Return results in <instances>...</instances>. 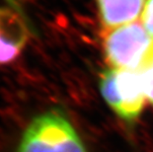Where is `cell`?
<instances>
[{"mask_svg":"<svg viewBox=\"0 0 153 152\" xmlns=\"http://www.w3.org/2000/svg\"><path fill=\"white\" fill-rule=\"evenodd\" d=\"M17 152H90L79 132L59 109L39 114L24 129Z\"/></svg>","mask_w":153,"mask_h":152,"instance_id":"obj_1","label":"cell"},{"mask_svg":"<svg viewBox=\"0 0 153 152\" xmlns=\"http://www.w3.org/2000/svg\"><path fill=\"white\" fill-rule=\"evenodd\" d=\"M102 47L113 69L143 73L153 66V38L141 23L104 30Z\"/></svg>","mask_w":153,"mask_h":152,"instance_id":"obj_2","label":"cell"},{"mask_svg":"<svg viewBox=\"0 0 153 152\" xmlns=\"http://www.w3.org/2000/svg\"><path fill=\"white\" fill-rule=\"evenodd\" d=\"M100 90L107 104L125 122L131 125L139 118L146 99L142 73L108 69L101 74Z\"/></svg>","mask_w":153,"mask_h":152,"instance_id":"obj_3","label":"cell"},{"mask_svg":"<svg viewBox=\"0 0 153 152\" xmlns=\"http://www.w3.org/2000/svg\"><path fill=\"white\" fill-rule=\"evenodd\" d=\"M32 26L24 12L0 6V65L19 59L32 36Z\"/></svg>","mask_w":153,"mask_h":152,"instance_id":"obj_4","label":"cell"},{"mask_svg":"<svg viewBox=\"0 0 153 152\" xmlns=\"http://www.w3.org/2000/svg\"><path fill=\"white\" fill-rule=\"evenodd\" d=\"M145 3L146 0H96L104 30L135 22Z\"/></svg>","mask_w":153,"mask_h":152,"instance_id":"obj_5","label":"cell"},{"mask_svg":"<svg viewBox=\"0 0 153 152\" xmlns=\"http://www.w3.org/2000/svg\"><path fill=\"white\" fill-rule=\"evenodd\" d=\"M141 24L153 38V0H146L141 14Z\"/></svg>","mask_w":153,"mask_h":152,"instance_id":"obj_6","label":"cell"},{"mask_svg":"<svg viewBox=\"0 0 153 152\" xmlns=\"http://www.w3.org/2000/svg\"><path fill=\"white\" fill-rule=\"evenodd\" d=\"M146 99L153 106V66L142 73Z\"/></svg>","mask_w":153,"mask_h":152,"instance_id":"obj_7","label":"cell"},{"mask_svg":"<svg viewBox=\"0 0 153 152\" xmlns=\"http://www.w3.org/2000/svg\"><path fill=\"white\" fill-rule=\"evenodd\" d=\"M7 1V5L11 6V7L17 9L19 11H22V0H6Z\"/></svg>","mask_w":153,"mask_h":152,"instance_id":"obj_8","label":"cell"}]
</instances>
